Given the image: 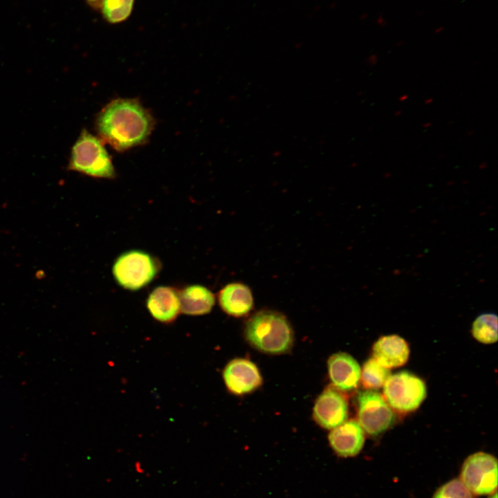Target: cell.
<instances>
[{
	"instance_id": "obj_1",
	"label": "cell",
	"mask_w": 498,
	"mask_h": 498,
	"mask_svg": "<svg viewBox=\"0 0 498 498\" xmlns=\"http://www.w3.org/2000/svg\"><path fill=\"white\" fill-rule=\"evenodd\" d=\"M154 127L150 113L135 99H117L98 114L95 129L100 139L123 151L144 144Z\"/></svg>"
},
{
	"instance_id": "obj_2",
	"label": "cell",
	"mask_w": 498,
	"mask_h": 498,
	"mask_svg": "<svg viewBox=\"0 0 498 498\" xmlns=\"http://www.w3.org/2000/svg\"><path fill=\"white\" fill-rule=\"evenodd\" d=\"M245 336L255 349L268 354L288 352L293 343V331L286 317L269 310L254 314L246 324Z\"/></svg>"
},
{
	"instance_id": "obj_3",
	"label": "cell",
	"mask_w": 498,
	"mask_h": 498,
	"mask_svg": "<svg viewBox=\"0 0 498 498\" xmlns=\"http://www.w3.org/2000/svg\"><path fill=\"white\" fill-rule=\"evenodd\" d=\"M103 143L83 130L72 147L68 169L93 178H114L116 170Z\"/></svg>"
},
{
	"instance_id": "obj_4",
	"label": "cell",
	"mask_w": 498,
	"mask_h": 498,
	"mask_svg": "<svg viewBox=\"0 0 498 498\" xmlns=\"http://www.w3.org/2000/svg\"><path fill=\"white\" fill-rule=\"evenodd\" d=\"M160 261L142 250H127L115 259L112 275L122 288L135 291L149 284L160 271Z\"/></svg>"
},
{
	"instance_id": "obj_5",
	"label": "cell",
	"mask_w": 498,
	"mask_h": 498,
	"mask_svg": "<svg viewBox=\"0 0 498 498\" xmlns=\"http://www.w3.org/2000/svg\"><path fill=\"white\" fill-rule=\"evenodd\" d=\"M383 386V394L388 405L401 412L416 409L427 394L424 382L408 371L389 376Z\"/></svg>"
},
{
	"instance_id": "obj_6",
	"label": "cell",
	"mask_w": 498,
	"mask_h": 498,
	"mask_svg": "<svg viewBox=\"0 0 498 498\" xmlns=\"http://www.w3.org/2000/svg\"><path fill=\"white\" fill-rule=\"evenodd\" d=\"M460 479L473 494H492L497 487V459L483 452L470 455L463 463Z\"/></svg>"
},
{
	"instance_id": "obj_7",
	"label": "cell",
	"mask_w": 498,
	"mask_h": 498,
	"mask_svg": "<svg viewBox=\"0 0 498 498\" xmlns=\"http://www.w3.org/2000/svg\"><path fill=\"white\" fill-rule=\"evenodd\" d=\"M358 423L367 434L378 436L393 424L394 415L383 397L373 390L357 396Z\"/></svg>"
},
{
	"instance_id": "obj_8",
	"label": "cell",
	"mask_w": 498,
	"mask_h": 498,
	"mask_svg": "<svg viewBox=\"0 0 498 498\" xmlns=\"http://www.w3.org/2000/svg\"><path fill=\"white\" fill-rule=\"evenodd\" d=\"M223 378L227 389L237 395L251 393L262 382L257 367L244 358H236L229 362L223 369Z\"/></svg>"
},
{
	"instance_id": "obj_9",
	"label": "cell",
	"mask_w": 498,
	"mask_h": 498,
	"mask_svg": "<svg viewBox=\"0 0 498 498\" xmlns=\"http://www.w3.org/2000/svg\"><path fill=\"white\" fill-rule=\"evenodd\" d=\"M348 415V404L344 396L335 388L329 387L317 398L313 417L322 427L333 429L344 423Z\"/></svg>"
},
{
	"instance_id": "obj_10",
	"label": "cell",
	"mask_w": 498,
	"mask_h": 498,
	"mask_svg": "<svg viewBox=\"0 0 498 498\" xmlns=\"http://www.w3.org/2000/svg\"><path fill=\"white\" fill-rule=\"evenodd\" d=\"M146 306L156 321L172 323L181 313L178 290L169 286H156L149 293Z\"/></svg>"
},
{
	"instance_id": "obj_11",
	"label": "cell",
	"mask_w": 498,
	"mask_h": 498,
	"mask_svg": "<svg viewBox=\"0 0 498 498\" xmlns=\"http://www.w3.org/2000/svg\"><path fill=\"white\" fill-rule=\"evenodd\" d=\"M327 365L329 378L335 389L347 392L358 387L361 369L351 355L343 352L333 354Z\"/></svg>"
},
{
	"instance_id": "obj_12",
	"label": "cell",
	"mask_w": 498,
	"mask_h": 498,
	"mask_svg": "<svg viewBox=\"0 0 498 498\" xmlns=\"http://www.w3.org/2000/svg\"><path fill=\"white\" fill-rule=\"evenodd\" d=\"M329 443L336 454L342 457L353 456L362 450L365 436L363 430L355 420L345 421L332 429Z\"/></svg>"
},
{
	"instance_id": "obj_13",
	"label": "cell",
	"mask_w": 498,
	"mask_h": 498,
	"mask_svg": "<svg viewBox=\"0 0 498 498\" xmlns=\"http://www.w3.org/2000/svg\"><path fill=\"white\" fill-rule=\"evenodd\" d=\"M374 359L386 368L403 365L408 360L409 349L407 342L397 335L380 337L372 348Z\"/></svg>"
},
{
	"instance_id": "obj_14",
	"label": "cell",
	"mask_w": 498,
	"mask_h": 498,
	"mask_svg": "<svg viewBox=\"0 0 498 498\" xmlns=\"http://www.w3.org/2000/svg\"><path fill=\"white\" fill-rule=\"evenodd\" d=\"M218 301L221 309L234 317L247 315L253 306L250 289L241 283H231L224 286L219 293Z\"/></svg>"
},
{
	"instance_id": "obj_15",
	"label": "cell",
	"mask_w": 498,
	"mask_h": 498,
	"mask_svg": "<svg viewBox=\"0 0 498 498\" xmlns=\"http://www.w3.org/2000/svg\"><path fill=\"white\" fill-rule=\"evenodd\" d=\"M181 312L188 315L210 313L215 304L213 293L201 284H192L178 290Z\"/></svg>"
},
{
	"instance_id": "obj_16",
	"label": "cell",
	"mask_w": 498,
	"mask_h": 498,
	"mask_svg": "<svg viewBox=\"0 0 498 498\" xmlns=\"http://www.w3.org/2000/svg\"><path fill=\"white\" fill-rule=\"evenodd\" d=\"M472 334L479 342L483 344L495 343L497 340V316L486 313L479 315L472 326Z\"/></svg>"
},
{
	"instance_id": "obj_17",
	"label": "cell",
	"mask_w": 498,
	"mask_h": 498,
	"mask_svg": "<svg viewBox=\"0 0 498 498\" xmlns=\"http://www.w3.org/2000/svg\"><path fill=\"white\" fill-rule=\"evenodd\" d=\"M134 2L135 0H103L100 10L107 23L118 24L131 16Z\"/></svg>"
},
{
	"instance_id": "obj_18",
	"label": "cell",
	"mask_w": 498,
	"mask_h": 498,
	"mask_svg": "<svg viewBox=\"0 0 498 498\" xmlns=\"http://www.w3.org/2000/svg\"><path fill=\"white\" fill-rule=\"evenodd\" d=\"M389 376L390 370L380 365L374 358L365 362L360 374L363 386L371 389L383 386Z\"/></svg>"
},
{
	"instance_id": "obj_19",
	"label": "cell",
	"mask_w": 498,
	"mask_h": 498,
	"mask_svg": "<svg viewBox=\"0 0 498 498\" xmlns=\"http://www.w3.org/2000/svg\"><path fill=\"white\" fill-rule=\"evenodd\" d=\"M432 498H472V493L459 479H454L441 486Z\"/></svg>"
},
{
	"instance_id": "obj_20",
	"label": "cell",
	"mask_w": 498,
	"mask_h": 498,
	"mask_svg": "<svg viewBox=\"0 0 498 498\" xmlns=\"http://www.w3.org/2000/svg\"><path fill=\"white\" fill-rule=\"evenodd\" d=\"M95 10H100L103 0H85Z\"/></svg>"
},
{
	"instance_id": "obj_21",
	"label": "cell",
	"mask_w": 498,
	"mask_h": 498,
	"mask_svg": "<svg viewBox=\"0 0 498 498\" xmlns=\"http://www.w3.org/2000/svg\"><path fill=\"white\" fill-rule=\"evenodd\" d=\"M371 64L374 65L377 62V57L375 55H371L369 59Z\"/></svg>"
},
{
	"instance_id": "obj_22",
	"label": "cell",
	"mask_w": 498,
	"mask_h": 498,
	"mask_svg": "<svg viewBox=\"0 0 498 498\" xmlns=\"http://www.w3.org/2000/svg\"><path fill=\"white\" fill-rule=\"evenodd\" d=\"M407 98V95L404 94V95L400 96L399 100L401 101V102H403V101L406 100Z\"/></svg>"
},
{
	"instance_id": "obj_23",
	"label": "cell",
	"mask_w": 498,
	"mask_h": 498,
	"mask_svg": "<svg viewBox=\"0 0 498 498\" xmlns=\"http://www.w3.org/2000/svg\"><path fill=\"white\" fill-rule=\"evenodd\" d=\"M489 498H497V492H495L494 494L492 495Z\"/></svg>"
},
{
	"instance_id": "obj_24",
	"label": "cell",
	"mask_w": 498,
	"mask_h": 498,
	"mask_svg": "<svg viewBox=\"0 0 498 498\" xmlns=\"http://www.w3.org/2000/svg\"><path fill=\"white\" fill-rule=\"evenodd\" d=\"M432 102V98L427 99V100H425V104H429V103H430V102Z\"/></svg>"
},
{
	"instance_id": "obj_25",
	"label": "cell",
	"mask_w": 498,
	"mask_h": 498,
	"mask_svg": "<svg viewBox=\"0 0 498 498\" xmlns=\"http://www.w3.org/2000/svg\"><path fill=\"white\" fill-rule=\"evenodd\" d=\"M430 125H431L430 122H427V123L423 124V127H428Z\"/></svg>"
},
{
	"instance_id": "obj_26",
	"label": "cell",
	"mask_w": 498,
	"mask_h": 498,
	"mask_svg": "<svg viewBox=\"0 0 498 498\" xmlns=\"http://www.w3.org/2000/svg\"><path fill=\"white\" fill-rule=\"evenodd\" d=\"M400 111H398L396 113H395L396 116H398V114H400Z\"/></svg>"
}]
</instances>
